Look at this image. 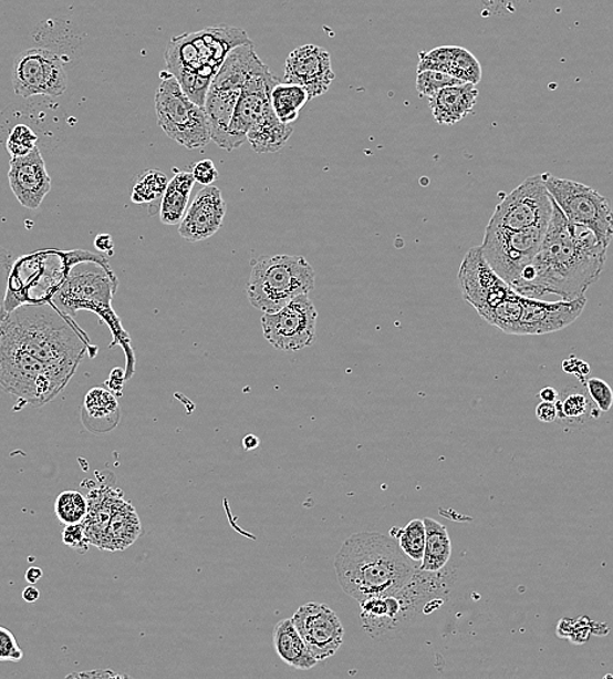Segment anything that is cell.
<instances>
[{
    "label": "cell",
    "mask_w": 613,
    "mask_h": 679,
    "mask_svg": "<svg viewBox=\"0 0 613 679\" xmlns=\"http://www.w3.org/2000/svg\"><path fill=\"white\" fill-rule=\"evenodd\" d=\"M86 347L56 306L21 305L0 323V389L19 409L45 405L75 375Z\"/></svg>",
    "instance_id": "6da1fadb"
},
{
    "label": "cell",
    "mask_w": 613,
    "mask_h": 679,
    "mask_svg": "<svg viewBox=\"0 0 613 679\" xmlns=\"http://www.w3.org/2000/svg\"><path fill=\"white\" fill-rule=\"evenodd\" d=\"M463 297L488 325L508 335L539 336L564 330L581 317L586 297L546 302L524 297L488 266L480 247L465 255L458 272Z\"/></svg>",
    "instance_id": "7a4b0ae2"
},
{
    "label": "cell",
    "mask_w": 613,
    "mask_h": 679,
    "mask_svg": "<svg viewBox=\"0 0 613 679\" xmlns=\"http://www.w3.org/2000/svg\"><path fill=\"white\" fill-rule=\"evenodd\" d=\"M552 203L542 246L513 289L529 298L552 295L561 301H574L600 280L609 248L585 226L569 222L557 202Z\"/></svg>",
    "instance_id": "3957f363"
},
{
    "label": "cell",
    "mask_w": 613,
    "mask_h": 679,
    "mask_svg": "<svg viewBox=\"0 0 613 679\" xmlns=\"http://www.w3.org/2000/svg\"><path fill=\"white\" fill-rule=\"evenodd\" d=\"M418 568L398 543L377 532L350 536L335 557L342 589L360 603L396 595Z\"/></svg>",
    "instance_id": "277c9868"
},
{
    "label": "cell",
    "mask_w": 613,
    "mask_h": 679,
    "mask_svg": "<svg viewBox=\"0 0 613 679\" xmlns=\"http://www.w3.org/2000/svg\"><path fill=\"white\" fill-rule=\"evenodd\" d=\"M252 43L243 29L218 25L174 38L166 49V68L195 104H206L207 93L217 72L240 45Z\"/></svg>",
    "instance_id": "5b68a950"
},
{
    "label": "cell",
    "mask_w": 613,
    "mask_h": 679,
    "mask_svg": "<svg viewBox=\"0 0 613 679\" xmlns=\"http://www.w3.org/2000/svg\"><path fill=\"white\" fill-rule=\"evenodd\" d=\"M80 265L69 268L67 275L53 298V302L70 316L79 310H91L106 320L114 333V341L122 344L128 354L127 381L133 375L134 357L129 347L127 332L123 331L121 321L112 310V301L118 289V279L113 274L107 260L100 254L80 251Z\"/></svg>",
    "instance_id": "8992f818"
},
{
    "label": "cell",
    "mask_w": 613,
    "mask_h": 679,
    "mask_svg": "<svg viewBox=\"0 0 613 679\" xmlns=\"http://www.w3.org/2000/svg\"><path fill=\"white\" fill-rule=\"evenodd\" d=\"M316 272L299 255H262L252 263L247 296L254 309L279 311L294 298L315 288Z\"/></svg>",
    "instance_id": "52a82bcc"
},
{
    "label": "cell",
    "mask_w": 613,
    "mask_h": 679,
    "mask_svg": "<svg viewBox=\"0 0 613 679\" xmlns=\"http://www.w3.org/2000/svg\"><path fill=\"white\" fill-rule=\"evenodd\" d=\"M266 68L267 64L260 60L253 43H247L233 49L217 72L209 86L204 109L210 124L211 142L218 147L225 150L229 124L248 80Z\"/></svg>",
    "instance_id": "ba28073f"
},
{
    "label": "cell",
    "mask_w": 613,
    "mask_h": 679,
    "mask_svg": "<svg viewBox=\"0 0 613 679\" xmlns=\"http://www.w3.org/2000/svg\"><path fill=\"white\" fill-rule=\"evenodd\" d=\"M155 104L158 126L187 150H200L211 142L206 109L195 104L169 71L160 72Z\"/></svg>",
    "instance_id": "9c48e42d"
},
{
    "label": "cell",
    "mask_w": 613,
    "mask_h": 679,
    "mask_svg": "<svg viewBox=\"0 0 613 679\" xmlns=\"http://www.w3.org/2000/svg\"><path fill=\"white\" fill-rule=\"evenodd\" d=\"M547 189L569 222L585 226L600 243L610 247L613 239V209L604 195L580 182L543 173Z\"/></svg>",
    "instance_id": "30bf717a"
},
{
    "label": "cell",
    "mask_w": 613,
    "mask_h": 679,
    "mask_svg": "<svg viewBox=\"0 0 613 679\" xmlns=\"http://www.w3.org/2000/svg\"><path fill=\"white\" fill-rule=\"evenodd\" d=\"M549 224L531 226L524 230L486 228L480 251L501 279L515 288L527 268L534 261L542 246Z\"/></svg>",
    "instance_id": "8fae6325"
},
{
    "label": "cell",
    "mask_w": 613,
    "mask_h": 679,
    "mask_svg": "<svg viewBox=\"0 0 613 679\" xmlns=\"http://www.w3.org/2000/svg\"><path fill=\"white\" fill-rule=\"evenodd\" d=\"M552 196L547 189L543 174L532 175L516 187L496 206L488 226L507 230H524L531 226L550 224Z\"/></svg>",
    "instance_id": "7c38bea8"
},
{
    "label": "cell",
    "mask_w": 613,
    "mask_h": 679,
    "mask_svg": "<svg viewBox=\"0 0 613 679\" xmlns=\"http://www.w3.org/2000/svg\"><path fill=\"white\" fill-rule=\"evenodd\" d=\"M12 86L20 97H61L67 91L69 76L63 63L53 51L28 49L14 60Z\"/></svg>",
    "instance_id": "4fadbf2b"
},
{
    "label": "cell",
    "mask_w": 613,
    "mask_h": 679,
    "mask_svg": "<svg viewBox=\"0 0 613 679\" xmlns=\"http://www.w3.org/2000/svg\"><path fill=\"white\" fill-rule=\"evenodd\" d=\"M318 311L309 295L298 296L282 309L261 318L264 338L276 349L298 352L315 340Z\"/></svg>",
    "instance_id": "5bb4252c"
},
{
    "label": "cell",
    "mask_w": 613,
    "mask_h": 679,
    "mask_svg": "<svg viewBox=\"0 0 613 679\" xmlns=\"http://www.w3.org/2000/svg\"><path fill=\"white\" fill-rule=\"evenodd\" d=\"M279 83L280 79L270 72L268 65L248 80L229 124L226 151L238 150L247 142L248 131L272 107L270 96H272L273 88Z\"/></svg>",
    "instance_id": "9a60e30c"
},
{
    "label": "cell",
    "mask_w": 613,
    "mask_h": 679,
    "mask_svg": "<svg viewBox=\"0 0 613 679\" xmlns=\"http://www.w3.org/2000/svg\"><path fill=\"white\" fill-rule=\"evenodd\" d=\"M291 619L318 661L330 659L344 642V626L328 605L305 604Z\"/></svg>",
    "instance_id": "2e32d148"
},
{
    "label": "cell",
    "mask_w": 613,
    "mask_h": 679,
    "mask_svg": "<svg viewBox=\"0 0 613 679\" xmlns=\"http://www.w3.org/2000/svg\"><path fill=\"white\" fill-rule=\"evenodd\" d=\"M334 78L331 54L316 45H304L291 51L284 64V82L304 88L310 100L330 91Z\"/></svg>",
    "instance_id": "e0dca14e"
},
{
    "label": "cell",
    "mask_w": 613,
    "mask_h": 679,
    "mask_svg": "<svg viewBox=\"0 0 613 679\" xmlns=\"http://www.w3.org/2000/svg\"><path fill=\"white\" fill-rule=\"evenodd\" d=\"M10 187L21 206L39 209L51 189V178L39 147L24 157H11Z\"/></svg>",
    "instance_id": "ac0fdd59"
},
{
    "label": "cell",
    "mask_w": 613,
    "mask_h": 679,
    "mask_svg": "<svg viewBox=\"0 0 613 679\" xmlns=\"http://www.w3.org/2000/svg\"><path fill=\"white\" fill-rule=\"evenodd\" d=\"M226 208L220 188L211 185L200 189L179 224L180 237L188 243L214 237L222 226Z\"/></svg>",
    "instance_id": "d6986e66"
},
{
    "label": "cell",
    "mask_w": 613,
    "mask_h": 679,
    "mask_svg": "<svg viewBox=\"0 0 613 679\" xmlns=\"http://www.w3.org/2000/svg\"><path fill=\"white\" fill-rule=\"evenodd\" d=\"M478 99L477 85L466 83L444 88L428 100L435 121L444 126H454L474 112Z\"/></svg>",
    "instance_id": "ffe728a7"
},
{
    "label": "cell",
    "mask_w": 613,
    "mask_h": 679,
    "mask_svg": "<svg viewBox=\"0 0 613 679\" xmlns=\"http://www.w3.org/2000/svg\"><path fill=\"white\" fill-rule=\"evenodd\" d=\"M122 501V494L116 493L111 487L91 492L87 496V513L83 523L91 545L102 549L108 523H111L114 511Z\"/></svg>",
    "instance_id": "44dd1931"
},
{
    "label": "cell",
    "mask_w": 613,
    "mask_h": 679,
    "mask_svg": "<svg viewBox=\"0 0 613 679\" xmlns=\"http://www.w3.org/2000/svg\"><path fill=\"white\" fill-rule=\"evenodd\" d=\"M273 641L276 652L288 666L309 670L319 662L306 648L301 634L297 630L293 619H283L274 627Z\"/></svg>",
    "instance_id": "7402d4cb"
},
{
    "label": "cell",
    "mask_w": 613,
    "mask_h": 679,
    "mask_svg": "<svg viewBox=\"0 0 613 679\" xmlns=\"http://www.w3.org/2000/svg\"><path fill=\"white\" fill-rule=\"evenodd\" d=\"M142 533V523L129 502L122 501L108 523L102 549L121 552L133 545Z\"/></svg>",
    "instance_id": "603a6c76"
},
{
    "label": "cell",
    "mask_w": 613,
    "mask_h": 679,
    "mask_svg": "<svg viewBox=\"0 0 613 679\" xmlns=\"http://www.w3.org/2000/svg\"><path fill=\"white\" fill-rule=\"evenodd\" d=\"M293 131V127L281 122L273 107H270L264 116L248 131L247 142L257 153H276L287 145Z\"/></svg>",
    "instance_id": "cb8c5ba5"
},
{
    "label": "cell",
    "mask_w": 613,
    "mask_h": 679,
    "mask_svg": "<svg viewBox=\"0 0 613 679\" xmlns=\"http://www.w3.org/2000/svg\"><path fill=\"white\" fill-rule=\"evenodd\" d=\"M194 185L195 178L191 172L175 171L159 204V217L163 224L178 225L184 220Z\"/></svg>",
    "instance_id": "d4e9b609"
},
{
    "label": "cell",
    "mask_w": 613,
    "mask_h": 679,
    "mask_svg": "<svg viewBox=\"0 0 613 679\" xmlns=\"http://www.w3.org/2000/svg\"><path fill=\"white\" fill-rule=\"evenodd\" d=\"M426 547L419 566L423 572L436 573L447 567L451 557L448 529L439 522L426 517Z\"/></svg>",
    "instance_id": "484cf974"
},
{
    "label": "cell",
    "mask_w": 613,
    "mask_h": 679,
    "mask_svg": "<svg viewBox=\"0 0 613 679\" xmlns=\"http://www.w3.org/2000/svg\"><path fill=\"white\" fill-rule=\"evenodd\" d=\"M309 101L310 96L304 88L287 82L277 84L270 96L276 115L287 124L298 120L299 113Z\"/></svg>",
    "instance_id": "4316f807"
},
{
    "label": "cell",
    "mask_w": 613,
    "mask_h": 679,
    "mask_svg": "<svg viewBox=\"0 0 613 679\" xmlns=\"http://www.w3.org/2000/svg\"><path fill=\"white\" fill-rule=\"evenodd\" d=\"M554 404L558 408V419L573 423L598 419L601 413L600 409L595 411L589 393L576 389L567 390Z\"/></svg>",
    "instance_id": "83f0119b"
},
{
    "label": "cell",
    "mask_w": 613,
    "mask_h": 679,
    "mask_svg": "<svg viewBox=\"0 0 613 679\" xmlns=\"http://www.w3.org/2000/svg\"><path fill=\"white\" fill-rule=\"evenodd\" d=\"M83 415L93 421L113 420L120 415L118 400L104 387H94L84 398Z\"/></svg>",
    "instance_id": "f1b7e54d"
},
{
    "label": "cell",
    "mask_w": 613,
    "mask_h": 679,
    "mask_svg": "<svg viewBox=\"0 0 613 679\" xmlns=\"http://www.w3.org/2000/svg\"><path fill=\"white\" fill-rule=\"evenodd\" d=\"M392 537L398 539L406 556L420 566L426 547V525L420 519L412 521L404 529H392Z\"/></svg>",
    "instance_id": "f546056e"
},
{
    "label": "cell",
    "mask_w": 613,
    "mask_h": 679,
    "mask_svg": "<svg viewBox=\"0 0 613 679\" xmlns=\"http://www.w3.org/2000/svg\"><path fill=\"white\" fill-rule=\"evenodd\" d=\"M169 181L159 171H148L137 178L133 189V202L136 204H153L163 200Z\"/></svg>",
    "instance_id": "4dcf8cb0"
},
{
    "label": "cell",
    "mask_w": 613,
    "mask_h": 679,
    "mask_svg": "<svg viewBox=\"0 0 613 679\" xmlns=\"http://www.w3.org/2000/svg\"><path fill=\"white\" fill-rule=\"evenodd\" d=\"M55 515L61 523H83L87 513V500L76 491H65L58 495L55 501Z\"/></svg>",
    "instance_id": "1f68e13d"
},
{
    "label": "cell",
    "mask_w": 613,
    "mask_h": 679,
    "mask_svg": "<svg viewBox=\"0 0 613 679\" xmlns=\"http://www.w3.org/2000/svg\"><path fill=\"white\" fill-rule=\"evenodd\" d=\"M448 74L464 83L477 85L481 80V65L469 50L454 47Z\"/></svg>",
    "instance_id": "d6a6232c"
},
{
    "label": "cell",
    "mask_w": 613,
    "mask_h": 679,
    "mask_svg": "<svg viewBox=\"0 0 613 679\" xmlns=\"http://www.w3.org/2000/svg\"><path fill=\"white\" fill-rule=\"evenodd\" d=\"M2 142L11 157H24L38 147L39 136L31 126L20 123L11 128Z\"/></svg>",
    "instance_id": "836d02e7"
},
{
    "label": "cell",
    "mask_w": 613,
    "mask_h": 679,
    "mask_svg": "<svg viewBox=\"0 0 613 679\" xmlns=\"http://www.w3.org/2000/svg\"><path fill=\"white\" fill-rule=\"evenodd\" d=\"M466 84L445 72L425 70L418 71L417 76V91L423 97H433L435 93L444 90L447 86Z\"/></svg>",
    "instance_id": "e575fe53"
},
{
    "label": "cell",
    "mask_w": 613,
    "mask_h": 679,
    "mask_svg": "<svg viewBox=\"0 0 613 679\" xmlns=\"http://www.w3.org/2000/svg\"><path fill=\"white\" fill-rule=\"evenodd\" d=\"M454 47H441L419 54L418 71L434 70L448 74Z\"/></svg>",
    "instance_id": "d590c367"
},
{
    "label": "cell",
    "mask_w": 613,
    "mask_h": 679,
    "mask_svg": "<svg viewBox=\"0 0 613 679\" xmlns=\"http://www.w3.org/2000/svg\"><path fill=\"white\" fill-rule=\"evenodd\" d=\"M586 390L591 400L601 412H609L613 405V391L607 382L600 378L588 379Z\"/></svg>",
    "instance_id": "8d00e7d4"
},
{
    "label": "cell",
    "mask_w": 613,
    "mask_h": 679,
    "mask_svg": "<svg viewBox=\"0 0 613 679\" xmlns=\"http://www.w3.org/2000/svg\"><path fill=\"white\" fill-rule=\"evenodd\" d=\"M14 265L13 255L0 246V323L7 316L6 299L9 294L10 276Z\"/></svg>",
    "instance_id": "74e56055"
},
{
    "label": "cell",
    "mask_w": 613,
    "mask_h": 679,
    "mask_svg": "<svg viewBox=\"0 0 613 679\" xmlns=\"http://www.w3.org/2000/svg\"><path fill=\"white\" fill-rule=\"evenodd\" d=\"M23 651L18 645L14 635L6 627L0 626V661L19 662L23 659Z\"/></svg>",
    "instance_id": "f35d334b"
},
{
    "label": "cell",
    "mask_w": 613,
    "mask_h": 679,
    "mask_svg": "<svg viewBox=\"0 0 613 679\" xmlns=\"http://www.w3.org/2000/svg\"><path fill=\"white\" fill-rule=\"evenodd\" d=\"M62 542L64 545L72 547V549L85 553L91 544L86 537L84 523L65 525L62 533Z\"/></svg>",
    "instance_id": "ab89813d"
},
{
    "label": "cell",
    "mask_w": 613,
    "mask_h": 679,
    "mask_svg": "<svg viewBox=\"0 0 613 679\" xmlns=\"http://www.w3.org/2000/svg\"><path fill=\"white\" fill-rule=\"evenodd\" d=\"M191 173L195 182L206 187L214 185L218 177H220V174H218L217 167L211 160L199 161V163L194 165Z\"/></svg>",
    "instance_id": "60d3db41"
},
{
    "label": "cell",
    "mask_w": 613,
    "mask_h": 679,
    "mask_svg": "<svg viewBox=\"0 0 613 679\" xmlns=\"http://www.w3.org/2000/svg\"><path fill=\"white\" fill-rule=\"evenodd\" d=\"M563 370L568 372V374H573L582 381V383H586V377L590 375L591 369L586 362H583L576 357H569L568 360L563 362Z\"/></svg>",
    "instance_id": "b9f144b4"
},
{
    "label": "cell",
    "mask_w": 613,
    "mask_h": 679,
    "mask_svg": "<svg viewBox=\"0 0 613 679\" xmlns=\"http://www.w3.org/2000/svg\"><path fill=\"white\" fill-rule=\"evenodd\" d=\"M537 418L539 421L551 423L558 420L557 404L550 403V401H542L537 407Z\"/></svg>",
    "instance_id": "7bdbcfd3"
},
{
    "label": "cell",
    "mask_w": 613,
    "mask_h": 679,
    "mask_svg": "<svg viewBox=\"0 0 613 679\" xmlns=\"http://www.w3.org/2000/svg\"><path fill=\"white\" fill-rule=\"evenodd\" d=\"M126 382V371H124L123 369H114L106 384L108 385V389H111V391L115 393V397L120 398L122 397L123 385Z\"/></svg>",
    "instance_id": "ee69618b"
},
{
    "label": "cell",
    "mask_w": 613,
    "mask_h": 679,
    "mask_svg": "<svg viewBox=\"0 0 613 679\" xmlns=\"http://www.w3.org/2000/svg\"><path fill=\"white\" fill-rule=\"evenodd\" d=\"M94 245H96L97 250L113 255L114 243L112 236L98 235L96 240H94Z\"/></svg>",
    "instance_id": "f6af8a7d"
},
{
    "label": "cell",
    "mask_w": 613,
    "mask_h": 679,
    "mask_svg": "<svg viewBox=\"0 0 613 679\" xmlns=\"http://www.w3.org/2000/svg\"><path fill=\"white\" fill-rule=\"evenodd\" d=\"M123 678V676H118L113 673V671L111 670H91V671H84V673H79V675H72L69 678Z\"/></svg>",
    "instance_id": "bcb514c9"
},
{
    "label": "cell",
    "mask_w": 613,
    "mask_h": 679,
    "mask_svg": "<svg viewBox=\"0 0 613 679\" xmlns=\"http://www.w3.org/2000/svg\"><path fill=\"white\" fill-rule=\"evenodd\" d=\"M559 397L560 393L554 390L553 387H544V389L539 392V398L543 401H550V403H557Z\"/></svg>",
    "instance_id": "7dc6e473"
},
{
    "label": "cell",
    "mask_w": 613,
    "mask_h": 679,
    "mask_svg": "<svg viewBox=\"0 0 613 679\" xmlns=\"http://www.w3.org/2000/svg\"><path fill=\"white\" fill-rule=\"evenodd\" d=\"M42 569L40 567L32 566L28 568L25 579L29 584H33L34 586L35 583H39L42 579Z\"/></svg>",
    "instance_id": "c3c4849f"
},
{
    "label": "cell",
    "mask_w": 613,
    "mask_h": 679,
    "mask_svg": "<svg viewBox=\"0 0 613 679\" xmlns=\"http://www.w3.org/2000/svg\"><path fill=\"white\" fill-rule=\"evenodd\" d=\"M40 596V590L35 588L33 584L23 590V598L27 603H35L39 600Z\"/></svg>",
    "instance_id": "681fc988"
},
{
    "label": "cell",
    "mask_w": 613,
    "mask_h": 679,
    "mask_svg": "<svg viewBox=\"0 0 613 679\" xmlns=\"http://www.w3.org/2000/svg\"><path fill=\"white\" fill-rule=\"evenodd\" d=\"M260 440L257 435H247L243 440V447L246 451L257 450L259 447Z\"/></svg>",
    "instance_id": "f907efd6"
}]
</instances>
